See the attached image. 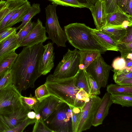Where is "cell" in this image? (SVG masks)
Returning <instances> with one entry per match:
<instances>
[{
  "label": "cell",
  "instance_id": "277c9868",
  "mask_svg": "<svg viewBox=\"0 0 132 132\" xmlns=\"http://www.w3.org/2000/svg\"><path fill=\"white\" fill-rule=\"evenodd\" d=\"M44 122L53 132H72V113L69 106L61 102Z\"/></svg>",
  "mask_w": 132,
  "mask_h": 132
},
{
  "label": "cell",
  "instance_id": "60d3db41",
  "mask_svg": "<svg viewBox=\"0 0 132 132\" xmlns=\"http://www.w3.org/2000/svg\"><path fill=\"white\" fill-rule=\"evenodd\" d=\"M112 66L115 70H121L125 68V60L121 57H117L113 61Z\"/></svg>",
  "mask_w": 132,
  "mask_h": 132
},
{
  "label": "cell",
  "instance_id": "b9f144b4",
  "mask_svg": "<svg viewBox=\"0 0 132 132\" xmlns=\"http://www.w3.org/2000/svg\"><path fill=\"white\" fill-rule=\"evenodd\" d=\"M16 31L15 27H12L3 29L0 32V43Z\"/></svg>",
  "mask_w": 132,
  "mask_h": 132
},
{
  "label": "cell",
  "instance_id": "c3c4849f",
  "mask_svg": "<svg viewBox=\"0 0 132 132\" xmlns=\"http://www.w3.org/2000/svg\"><path fill=\"white\" fill-rule=\"evenodd\" d=\"M127 13L132 16V0H130L129 4Z\"/></svg>",
  "mask_w": 132,
  "mask_h": 132
},
{
  "label": "cell",
  "instance_id": "30bf717a",
  "mask_svg": "<svg viewBox=\"0 0 132 132\" xmlns=\"http://www.w3.org/2000/svg\"><path fill=\"white\" fill-rule=\"evenodd\" d=\"M46 28L42 21L38 19L34 23L30 31L19 45L20 47H31L43 43L48 39L46 35Z\"/></svg>",
  "mask_w": 132,
  "mask_h": 132
},
{
  "label": "cell",
  "instance_id": "1f68e13d",
  "mask_svg": "<svg viewBox=\"0 0 132 132\" xmlns=\"http://www.w3.org/2000/svg\"><path fill=\"white\" fill-rule=\"evenodd\" d=\"M102 2L106 14L121 10L119 6V0H103Z\"/></svg>",
  "mask_w": 132,
  "mask_h": 132
},
{
  "label": "cell",
  "instance_id": "e575fe53",
  "mask_svg": "<svg viewBox=\"0 0 132 132\" xmlns=\"http://www.w3.org/2000/svg\"><path fill=\"white\" fill-rule=\"evenodd\" d=\"M34 23V22H32L30 20L23 28L20 29L19 31L16 33L18 37L17 43L19 47L20 44L29 34Z\"/></svg>",
  "mask_w": 132,
  "mask_h": 132
},
{
  "label": "cell",
  "instance_id": "603a6c76",
  "mask_svg": "<svg viewBox=\"0 0 132 132\" xmlns=\"http://www.w3.org/2000/svg\"><path fill=\"white\" fill-rule=\"evenodd\" d=\"M80 64L83 65L86 69L98 58L101 53L99 52L93 50H79Z\"/></svg>",
  "mask_w": 132,
  "mask_h": 132
},
{
  "label": "cell",
  "instance_id": "8d00e7d4",
  "mask_svg": "<svg viewBox=\"0 0 132 132\" xmlns=\"http://www.w3.org/2000/svg\"><path fill=\"white\" fill-rule=\"evenodd\" d=\"M35 94L36 98L39 102L51 95L45 84L36 89Z\"/></svg>",
  "mask_w": 132,
  "mask_h": 132
},
{
  "label": "cell",
  "instance_id": "83f0119b",
  "mask_svg": "<svg viewBox=\"0 0 132 132\" xmlns=\"http://www.w3.org/2000/svg\"><path fill=\"white\" fill-rule=\"evenodd\" d=\"M40 5L38 3H34L31 6L28 12L23 18L21 24L16 28V30L23 28L27 23L31 20V19L41 11Z\"/></svg>",
  "mask_w": 132,
  "mask_h": 132
},
{
  "label": "cell",
  "instance_id": "52a82bcc",
  "mask_svg": "<svg viewBox=\"0 0 132 132\" xmlns=\"http://www.w3.org/2000/svg\"><path fill=\"white\" fill-rule=\"evenodd\" d=\"M21 93L13 84L0 91V115L12 113L23 105Z\"/></svg>",
  "mask_w": 132,
  "mask_h": 132
},
{
  "label": "cell",
  "instance_id": "44dd1931",
  "mask_svg": "<svg viewBox=\"0 0 132 132\" xmlns=\"http://www.w3.org/2000/svg\"><path fill=\"white\" fill-rule=\"evenodd\" d=\"M31 6L30 2L27 0L23 6L8 21L3 29L12 27L16 23L21 21L23 18L30 10Z\"/></svg>",
  "mask_w": 132,
  "mask_h": 132
},
{
  "label": "cell",
  "instance_id": "8fae6325",
  "mask_svg": "<svg viewBox=\"0 0 132 132\" xmlns=\"http://www.w3.org/2000/svg\"><path fill=\"white\" fill-rule=\"evenodd\" d=\"M30 111L23 104L12 113L0 115V124L4 129V132L14 128L20 123L27 117V114Z\"/></svg>",
  "mask_w": 132,
  "mask_h": 132
},
{
  "label": "cell",
  "instance_id": "ee69618b",
  "mask_svg": "<svg viewBox=\"0 0 132 132\" xmlns=\"http://www.w3.org/2000/svg\"><path fill=\"white\" fill-rule=\"evenodd\" d=\"M130 0H119V6L124 12L127 13L128 5Z\"/></svg>",
  "mask_w": 132,
  "mask_h": 132
},
{
  "label": "cell",
  "instance_id": "6da1fadb",
  "mask_svg": "<svg viewBox=\"0 0 132 132\" xmlns=\"http://www.w3.org/2000/svg\"><path fill=\"white\" fill-rule=\"evenodd\" d=\"M44 49L43 43L24 47L18 55L11 69L13 84L20 93L34 87L35 82L42 75L39 66Z\"/></svg>",
  "mask_w": 132,
  "mask_h": 132
},
{
  "label": "cell",
  "instance_id": "74e56055",
  "mask_svg": "<svg viewBox=\"0 0 132 132\" xmlns=\"http://www.w3.org/2000/svg\"><path fill=\"white\" fill-rule=\"evenodd\" d=\"M36 120L35 118L31 119L27 117L15 127L6 132H22L27 126L35 123Z\"/></svg>",
  "mask_w": 132,
  "mask_h": 132
},
{
  "label": "cell",
  "instance_id": "4316f807",
  "mask_svg": "<svg viewBox=\"0 0 132 132\" xmlns=\"http://www.w3.org/2000/svg\"><path fill=\"white\" fill-rule=\"evenodd\" d=\"M114 72L113 79L115 82L118 84L128 79L132 78V67L121 70H112Z\"/></svg>",
  "mask_w": 132,
  "mask_h": 132
},
{
  "label": "cell",
  "instance_id": "7a4b0ae2",
  "mask_svg": "<svg viewBox=\"0 0 132 132\" xmlns=\"http://www.w3.org/2000/svg\"><path fill=\"white\" fill-rule=\"evenodd\" d=\"M94 29L79 23H70L64 27L67 41L75 48L103 53L107 50L93 34Z\"/></svg>",
  "mask_w": 132,
  "mask_h": 132
},
{
  "label": "cell",
  "instance_id": "5b68a950",
  "mask_svg": "<svg viewBox=\"0 0 132 132\" xmlns=\"http://www.w3.org/2000/svg\"><path fill=\"white\" fill-rule=\"evenodd\" d=\"M58 5L49 4L45 8L46 15L45 23L46 32L48 35V39L58 47H65L67 41L64 30L60 26L56 13Z\"/></svg>",
  "mask_w": 132,
  "mask_h": 132
},
{
  "label": "cell",
  "instance_id": "9f6ffc18",
  "mask_svg": "<svg viewBox=\"0 0 132 132\" xmlns=\"http://www.w3.org/2000/svg\"><path fill=\"white\" fill-rule=\"evenodd\" d=\"M13 0H7L6 1H13Z\"/></svg>",
  "mask_w": 132,
  "mask_h": 132
},
{
  "label": "cell",
  "instance_id": "bcb514c9",
  "mask_svg": "<svg viewBox=\"0 0 132 132\" xmlns=\"http://www.w3.org/2000/svg\"><path fill=\"white\" fill-rule=\"evenodd\" d=\"M9 11V9L6 3V6L0 11V24Z\"/></svg>",
  "mask_w": 132,
  "mask_h": 132
},
{
  "label": "cell",
  "instance_id": "ffe728a7",
  "mask_svg": "<svg viewBox=\"0 0 132 132\" xmlns=\"http://www.w3.org/2000/svg\"><path fill=\"white\" fill-rule=\"evenodd\" d=\"M27 0H15L6 1L9 11L0 24V32L12 16L23 5Z\"/></svg>",
  "mask_w": 132,
  "mask_h": 132
},
{
  "label": "cell",
  "instance_id": "d6986e66",
  "mask_svg": "<svg viewBox=\"0 0 132 132\" xmlns=\"http://www.w3.org/2000/svg\"><path fill=\"white\" fill-rule=\"evenodd\" d=\"M93 33L107 51H118V43L108 35L96 29H94Z\"/></svg>",
  "mask_w": 132,
  "mask_h": 132
},
{
  "label": "cell",
  "instance_id": "4fadbf2b",
  "mask_svg": "<svg viewBox=\"0 0 132 132\" xmlns=\"http://www.w3.org/2000/svg\"><path fill=\"white\" fill-rule=\"evenodd\" d=\"M113 103L110 94L108 92L106 93L101 99L96 111L92 126L97 127L102 124L108 114L110 108Z\"/></svg>",
  "mask_w": 132,
  "mask_h": 132
},
{
  "label": "cell",
  "instance_id": "816d5d0a",
  "mask_svg": "<svg viewBox=\"0 0 132 132\" xmlns=\"http://www.w3.org/2000/svg\"><path fill=\"white\" fill-rule=\"evenodd\" d=\"M6 6V1L1 0L0 1V11Z\"/></svg>",
  "mask_w": 132,
  "mask_h": 132
},
{
  "label": "cell",
  "instance_id": "7c38bea8",
  "mask_svg": "<svg viewBox=\"0 0 132 132\" xmlns=\"http://www.w3.org/2000/svg\"><path fill=\"white\" fill-rule=\"evenodd\" d=\"M54 43L48 42L44 45V50L40 59L39 70L41 75H45L50 72L54 66Z\"/></svg>",
  "mask_w": 132,
  "mask_h": 132
},
{
  "label": "cell",
  "instance_id": "d6a6232c",
  "mask_svg": "<svg viewBox=\"0 0 132 132\" xmlns=\"http://www.w3.org/2000/svg\"><path fill=\"white\" fill-rule=\"evenodd\" d=\"M55 4L66 6H70L80 8H86L85 6L79 3L77 0H48Z\"/></svg>",
  "mask_w": 132,
  "mask_h": 132
},
{
  "label": "cell",
  "instance_id": "484cf974",
  "mask_svg": "<svg viewBox=\"0 0 132 132\" xmlns=\"http://www.w3.org/2000/svg\"><path fill=\"white\" fill-rule=\"evenodd\" d=\"M106 90L110 94H124L132 95V85L123 86L111 84L107 87Z\"/></svg>",
  "mask_w": 132,
  "mask_h": 132
},
{
  "label": "cell",
  "instance_id": "7dc6e473",
  "mask_svg": "<svg viewBox=\"0 0 132 132\" xmlns=\"http://www.w3.org/2000/svg\"><path fill=\"white\" fill-rule=\"evenodd\" d=\"M118 84L123 86L132 85V78L126 79Z\"/></svg>",
  "mask_w": 132,
  "mask_h": 132
},
{
  "label": "cell",
  "instance_id": "11a10c76",
  "mask_svg": "<svg viewBox=\"0 0 132 132\" xmlns=\"http://www.w3.org/2000/svg\"><path fill=\"white\" fill-rule=\"evenodd\" d=\"M4 130L0 124V132H4Z\"/></svg>",
  "mask_w": 132,
  "mask_h": 132
},
{
  "label": "cell",
  "instance_id": "6f0895ef",
  "mask_svg": "<svg viewBox=\"0 0 132 132\" xmlns=\"http://www.w3.org/2000/svg\"><path fill=\"white\" fill-rule=\"evenodd\" d=\"M101 1H102L103 0H101Z\"/></svg>",
  "mask_w": 132,
  "mask_h": 132
},
{
  "label": "cell",
  "instance_id": "7bdbcfd3",
  "mask_svg": "<svg viewBox=\"0 0 132 132\" xmlns=\"http://www.w3.org/2000/svg\"><path fill=\"white\" fill-rule=\"evenodd\" d=\"M126 29L127 34L121 42L126 43L132 42V26L128 27Z\"/></svg>",
  "mask_w": 132,
  "mask_h": 132
},
{
  "label": "cell",
  "instance_id": "9a60e30c",
  "mask_svg": "<svg viewBox=\"0 0 132 132\" xmlns=\"http://www.w3.org/2000/svg\"><path fill=\"white\" fill-rule=\"evenodd\" d=\"M105 26H121L126 29L132 26V16L120 10L106 15Z\"/></svg>",
  "mask_w": 132,
  "mask_h": 132
},
{
  "label": "cell",
  "instance_id": "7402d4cb",
  "mask_svg": "<svg viewBox=\"0 0 132 132\" xmlns=\"http://www.w3.org/2000/svg\"><path fill=\"white\" fill-rule=\"evenodd\" d=\"M18 55L13 51L0 59V76L11 69Z\"/></svg>",
  "mask_w": 132,
  "mask_h": 132
},
{
  "label": "cell",
  "instance_id": "4dcf8cb0",
  "mask_svg": "<svg viewBox=\"0 0 132 132\" xmlns=\"http://www.w3.org/2000/svg\"><path fill=\"white\" fill-rule=\"evenodd\" d=\"M90 96L83 89H80L76 95L74 107L81 108L85 102L89 101Z\"/></svg>",
  "mask_w": 132,
  "mask_h": 132
},
{
  "label": "cell",
  "instance_id": "f546056e",
  "mask_svg": "<svg viewBox=\"0 0 132 132\" xmlns=\"http://www.w3.org/2000/svg\"><path fill=\"white\" fill-rule=\"evenodd\" d=\"M69 106L72 113V132H77L81 118V108L70 106Z\"/></svg>",
  "mask_w": 132,
  "mask_h": 132
},
{
  "label": "cell",
  "instance_id": "d590c367",
  "mask_svg": "<svg viewBox=\"0 0 132 132\" xmlns=\"http://www.w3.org/2000/svg\"><path fill=\"white\" fill-rule=\"evenodd\" d=\"M132 42L126 43L120 42L118 43V48L121 53V57L125 60L128 54L132 53Z\"/></svg>",
  "mask_w": 132,
  "mask_h": 132
},
{
  "label": "cell",
  "instance_id": "ba28073f",
  "mask_svg": "<svg viewBox=\"0 0 132 132\" xmlns=\"http://www.w3.org/2000/svg\"><path fill=\"white\" fill-rule=\"evenodd\" d=\"M112 67L104 61L101 55L86 69L96 81L99 87H106Z\"/></svg>",
  "mask_w": 132,
  "mask_h": 132
},
{
  "label": "cell",
  "instance_id": "f6af8a7d",
  "mask_svg": "<svg viewBox=\"0 0 132 132\" xmlns=\"http://www.w3.org/2000/svg\"><path fill=\"white\" fill-rule=\"evenodd\" d=\"M81 4L88 8L95 5L98 0H77Z\"/></svg>",
  "mask_w": 132,
  "mask_h": 132
},
{
  "label": "cell",
  "instance_id": "f35d334b",
  "mask_svg": "<svg viewBox=\"0 0 132 132\" xmlns=\"http://www.w3.org/2000/svg\"><path fill=\"white\" fill-rule=\"evenodd\" d=\"M86 74L90 90V95H100V88L96 81L91 75L87 72Z\"/></svg>",
  "mask_w": 132,
  "mask_h": 132
},
{
  "label": "cell",
  "instance_id": "9c48e42d",
  "mask_svg": "<svg viewBox=\"0 0 132 132\" xmlns=\"http://www.w3.org/2000/svg\"><path fill=\"white\" fill-rule=\"evenodd\" d=\"M101 100L97 95H90L89 101L81 108V118L77 132H81L90 128Z\"/></svg>",
  "mask_w": 132,
  "mask_h": 132
},
{
  "label": "cell",
  "instance_id": "3957f363",
  "mask_svg": "<svg viewBox=\"0 0 132 132\" xmlns=\"http://www.w3.org/2000/svg\"><path fill=\"white\" fill-rule=\"evenodd\" d=\"M78 73L72 77L61 79L55 78L53 75H49L45 84L50 95L74 107L76 95L80 90L75 85Z\"/></svg>",
  "mask_w": 132,
  "mask_h": 132
},
{
  "label": "cell",
  "instance_id": "680465c9",
  "mask_svg": "<svg viewBox=\"0 0 132 132\" xmlns=\"http://www.w3.org/2000/svg\"><path fill=\"white\" fill-rule=\"evenodd\" d=\"M1 90H0V91Z\"/></svg>",
  "mask_w": 132,
  "mask_h": 132
},
{
  "label": "cell",
  "instance_id": "ac0fdd59",
  "mask_svg": "<svg viewBox=\"0 0 132 132\" xmlns=\"http://www.w3.org/2000/svg\"><path fill=\"white\" fill-rule=\"evenodd\" d=\"M18 37L16 31L0 43V59L19 47L17 43Z\"/></svg>",
  "mask_w": 132,
  "mask_h": 132
},
{
  "label": "cell",
  "instance_id": "f907efd6",
  "mask_svg": "<svg viewBox=\"0 0 132 132\" xmlns=\"http://www.w3.org/2000/svg\"><path fill=\"white\" fill-rule=\"evenodd\" d=\"M126 68H130L132 67V60L127 59L125 60Z\"/></svg>",
  "mask_w": 132,
  "mask_h": 132
},
{
  "label": "cell",
  "instance_id": "836d02e7",
  "mask_svg": "<svg viewBox=\"0 0 132 132\" xmlns=\"http://www.w3.org/2000/svg\"><path fill=\"white\" fill-rule=\"evenodd\" d=\"M13 84L11 69L0 76V90H2Z\"/></svg>",
  "mask_w": 132,
  "mask_h": 132
},
{
  "label": "cell",
  "instance_id": "d4e9b609",
  "mask_svg": "<svg viewBox=\"0 0 132 132\" xmlns=\"http://www.w3.org/2000/svg\"><path fill=\"white\" fill-rule=\"evenodd\" d=\"M113 103L120 105L123 107L132 106V95L124 94H110Z\"/></svg>",
  "mask_w": 132,
  "mask_h": 132
},
{
  "label": "cell",
  "instance_id": "f1b7e54d",
  "mask_svg": "<svg viewBox=\"0 0 132 132\" xmlns=\"http://www.w3.org/2000/svg\"><path fill=\"white\" fill-rule=\"evenodd\" d=\"M21 99L24 105L31 110H34L36 113L39 101L37 99L35 96H32L31 94L28 97L21 95Z\"/></svg>",
  "mask_w": 132,
  "mask_h": 132
},
{
  "label": "cell",
  "instance_id": "681fc988",
  "mask_svg": "<svg viewBox=\"0 0 132 132\" xmlns=\"http://www.w3.org/2000/svg\"><path fill=\"white\" fill-rule=\"evenodd\" d=\"M36 115V113L35 112L30 111L27 113V116L29 118L33 119H35Z\"/></svg>",
  "mask_w": 132,
  "mask_h": 132
},
{
  "label": "cell",
  "instance_id": "cb8c5ba5",
  "mask_svg": "<svg viewBox=\"0 0 132 132\" xmlns=\"http://www.w3.org/2000/svg\"><path fill=\"white\" fill-rule=\"evenodd\" d=\"M75 85L78 88L82 89L90 95V90L86 69H79L76 78Z\"/></svg>",
  "mask_w": 132,
  "mask_h": 132
},
{
  "label": "cell",
  "instance_id": "ab89813d",
  "mask_svg": "<svg viewBox=\"0 0 132 132\" xmlns=\"http://www.w3.org/2000/svg\"><path fill=\"white\" fill-rule=\"evenodd\" d=\"M35 123L33 132H53L46 126L44 121L36 120Z\"/></svg>",
  "mask_w": 132,
  "mask_h": 132
},
{
  "label": "cell",
  "instance_id": "8992f818",
  "mask_svg": "<svg viewBox=\"0 0 132 132\" xmlns=\"http://www.w3.org/2000/svg\"><path fill=\"white\" fill-rule=\"evenodd\" d=\"M79 51L76 48L73 50L69 49L57 64L53 75L55 78L59 79L73 77L79 70Z\"/></svg>",
  "mask_w": 132,
  "mask_h": 132
},
{
  "label": "cell",
  "instance_id": "f5cc1de1",
  "mask_svg": "<svg viewBox=\"0 0 132 132\" xmlns=\"http://www.w3.org/2000/svg\"><path fill=\"white\" fill-rule=\"evenodd\" d=\"M35 118L36 120H40L41 119V116L40 114L38 112L36 114Z\"/></svg>",
  "mask_w": 132,
  "mask_h": 132
},
{
  "label": "cell",
  "instance_id": "e0dca14e",
  "mask_svg": "<svg viewBox=\"0 0 132 132\" xmlns=\"http://www.w3.org/2000/svg\"><path fill=\"white\" fill-rule=\"evenodd\" d=\"M98 30L108 35L117 43L121 41L127 33L126 29L121 26H105Z\"/></svg>",
  "mask_w": 132,
  "mask_h": 132
},
{
  "label": "cell",
  "instance_id": "2e32d148",
  "mask_svg": "<svg viewBox=\"0 0 132 132\" xmlns=\"http://www.w3.org/2000/svg\"><path fill=\"white\" fill-rule=\"evenodd\" d=\"M89 9L91 12L96 29H100L104 26L106 23L107 14L102 1L98 0L94 5Z\"/></svg>",
  "mask_w": 132,
  "mask_h": 132
},
{
  "label": "cell",
  "instance_id": "5bb4252c",
  "mask_svg": "<svg viewBox=\"0 0 132 132\" xmlns=\"http://www.w3.org/2000/svg\"><path fill=\"white\" fill-rule=\"evenodd\" d=\"M61 102H62L51 95L39 102L36 113L38 112L40 114L41 119L40 120L44 122L45 121L55 110Z\"/></svg>",
  "mask_w": 132,
  "mask_h": 132
},
{
  "label": "cell",
  "instance_id": "db71d44e",
  "mask_svg": "<svg viewBox=\"0 0 132 132\" xmlns=\"http://www.w3.org/2000/svg\"><path fill=\"white\" fill-rule=\"evenodd\" d=\"M127 59L132 60V53L128 54L126 57V59Z\"/></svg>",
  "mask_w": 132,
  "mask_h": 132
}]
</instances>
